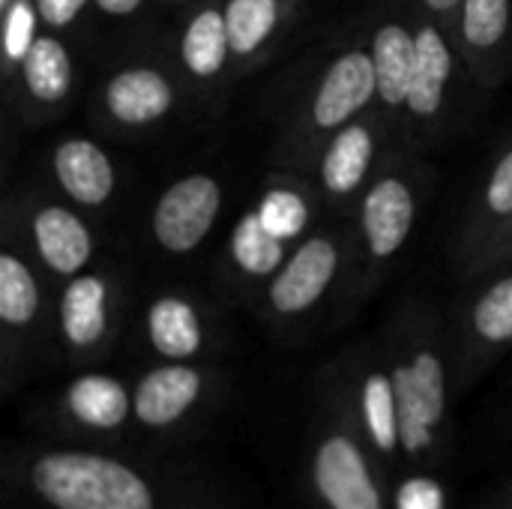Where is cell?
Segmentation results:
<instances>
[{
	"label": "cell",
	"mask_w": 512,
	"mask_h": 509,
	"mask_svg": "<svg viewBox=\"0 0 512 509\" xmlns=\"http://www.w3.org/2000/svg\"><path fill=\"white\" fill-rule=\"evenodd\" d=\"M6 509H252L234 477L186 450L9 444L0 459Z\"/></svg>",
	"instance_id": "cell-1"
},
{
	"label": "cell",
	"mask_w": 512,
	"mask_h": 509,
	"mask_svg": "<svg viewBox=\"0 0 512 509\" xmlns=\"http://www.w3.org/2000/svg\"><path fill=\"white\" fill-rule=\"evenodd\" d=\"M384 363L396 393L408 471L441 477L453 462L450 405L456 384V360L444 330L429 318L405 321L384 348Z\"/></svg>",
	"instance_id": "cell-2"
},
{
	"label": "cell",
	"mask_w": 512,
	"mask_h": 509,
	"mask_svg": "<svg viewBox=\"0 0 512 509\" xmlns=\"http://www.w3.org/2000/svg\"><path fill=\"white\" fill-rule=\"evenodd\" d=\"M303 509H393V480L366 441L339 375L318 387L300 456Z\"/></svg>",
	"instance_id": "cell-3"
},
{
	"label": "cell",
	"mask_w": 512,
	"mask_h": 509,
	"mask_svg": "<svg viewBox=\"0 0 512 509\" xmlns=\"http://www.w3.org/2000/svg\"><path fill=\"white\" fill-rule=\"evenodd\" d=\"M222 396V381L204 363H156L132 381V426L138 447L183 450L195 444Z\"/></svg>",
	"instance_id": "cell-4"
},
{
	"label": "cell",
	"mask_w": 512,
	"mask_h": 509,
	"mask_svg": "<svg viewBox=\"0 0 512 509\" xmlns=\"http://www.w3.org/2000/svg\"><path fill=\"white\" fill-rule=\"evenodd\" d=\"M45 441L84 447H138L132 426V384L108 372H78L36 423Z\"/></svg>",
	"instance_id": "cell-5"
},
{
	"label": "cell",
	"mask_w": 512,
	"mask_h": 509,
	"mask_svg": "<svg viewBox=\"0 0 512 509\" xmlns=\"http://www.w3.org/2000/svg\"><path fill=\"white\" fill-rule=\"evenodd\" d=\"M342 381V390L348 396V405L378 453L381 465L387 468L390 480L396 483L399 477L408 474V462L402 453V432H399V408H396V393L390 381V369L381 357L360 360L348 372H336Z\"/></svg>",
	"instance_id": "cell-6"
},
{
	"label": "cell",
	"mask_w": 512,
	"mask_h": 509,
	"mask_svg": "<svg viewBox=\"0 0 512 509\" xmlns=\"http://www.w3.org/2000/svg\"><path fill=\"white\" fill-rule=\"evenodd\" d=\"M222 213V183L195 171L174 180L153 207V237L168 255L195 252Z\"/></svg>",
	"instance_id": "cell-7"
},
{
	"label": "cell",
	"mask_w": 512,
	"mask_h": 509,
	"mask_svg": "<svg viewBox=\"0 0 512 509\" xmlns=\"http://www.w3.org/2000/svg\"><path fill=\"white\" fill-rule=\"evenodd\" d=\"M339 243L330 234L306 237L279 267L267 288V309L276 321H294L312 312L339 273Z\"/></svg>",
	"instance_id": "cell-8"
},
{
	"label": "cell",
	"mask_w": 512,
	"mask_h": 509,
	"mask_svg": "<svg viewBox=\"0 0 512 509\" xmlns=\"http://www.w3.org/2000/svg\"><path fill=\"white\" fill-rule=\"evenodd\" d=\"M111 333V285L96 273H78L66 279L57 300V336L63 354L84 366L111 345Z\"/></svg>",
	"instance_id": "cell-9"
},
{
	"label": "cell",
	"mask_w": 512,
	"mask_h": 509,
	"mask_svg": "<svg viewBox=\"0 0 512 509\" xmlns=\"http://www.w3.org/2000/svg\"><path fill=\"white\" fill-rule=\"evenodd\" d=\"M512 345V273L495 279L468 309L459 348H453L456 381L471 387L489 363Z\"/></svg>",
	"instance_id": "cell-10"
},
{
	"label": "cell",
	"mask_w": 512,
	"mask_h": 509,
	"mask_svg": "<svg viewBox=\"0 0 512 509\" xmlns=\"http://www.w3.org/2000/svg\"><path fill=\"white\" fill-rule=\"evenodd\" d=\"M42 312V291L33 270L15 252H0V324L6 330L3 393L9 396L24 378V357L30 333Z\"/></svg>",
	"instance_id": "cell-11"
},
{
	"label": "cell",
	"mask_w": 512,
	"mask_h": 509,
	"mask_svg": "<svg viewBox=\"0 0 512 509\" xmlns=\"http://www.w3.org/2000/svg\"><path fill=\"white\" fill-rule=\"evenodd\" d=\"M375 96L378 78L372 54L363 48H348L321 75L309 105V123L318 132H336L339 126L357 120Z\"/></svg>",
	"instance_id": "cell-12"
},
{
	"label": "cell",
	"mask_w": 512,
	"mask_h": 509,
	"mask_svg": "<svg viewBox=\"0 0 512 509\" xmlns=\"http://www.w3.org/2000/svg\"><path fill=\"white\" fill-rule=\"evenodd\" d=\"M417 222V192L402 174H381L363 195L360 231L375 261H390L411 237Z\"/></svg>",
	"instance_id": "cell-13"
},
{
	"label": "cell",
	"mask_w": 512,
	"mask_h": 509,
	"mask_svg": "<svg viewBox=\"0 0 512 509\" xmlns=\"http://www.w3.org/2000/svg\"><path fill=\"white\" fill-rule=\"evenodd\" d=\"M144 342L159 363H201L210 345L201 309L183 294H162L144 312Z\"/></svg>",
	"instance_id": "cell-14"
},
{
	"label": "cell",
	"mask_w": 512,
	"mask_h": 509,
	"mask_svg": "<svg viewBox=\"0 0 512 509\" xmlns=\"http://www.w3.org/2000/svg\"><path fill=\"white\" fill-rule=\"evenodd\" d=\"M33 246L42 258V264L57 276H78L93 258V234L87 222L60 204H45L30 219Z\"/></svg>",
	"instance_id": "cell-15"
},
{
	"label": "cell",
	"mask_w": 512,
	"mask_h": 509,
	"mask_svg": "<svg viewBox=\"0 0 512 509\" xmlns=\"http://www.w3.org/2000/svg\"><path fill=\"white\" fill-rule=\"evenodd\" d=\"M54 177L66 198L78 207H102L117 186L111 156L93 138H66L51 156Z\"/></svg>",
	"instance_id": "cell-16"
},
{
	"label": "cell",
	"mask_w": 512,
	"mask_h": 509,
	"mask_svg": "<svg viewBox=\"0 0 512 509\" xmlns=\"http://www.w3.org/2000/svg\"><path fill=\"white\" fill-rule=\"evenodd\" d=\"M105 108L123 126H150L174 108V84L150 66H129L108 78Z\"/></svg>",
	"instance_id": "cell-17"
},
{
	"label": "cell",
	"mask_w": 512,
	"mask_h": 509,
	"mask_svg": "<svg viewBox=\"0 0 512 509\" xmlns=\"http://www.w3.org/2000/svg\"><path fill=\"white\" fill-rule=\"evenodd\" d=\"M378 153V141H375V129L363 120H351L345 126H339L324 153H321V186L330 198H348L354 195L375 162Z\"/></svg>",
	"instance_id": "cell-18"
},
{
	"label": "cell",
	"mask_w": 512,
	"mask_h": 509,
	"mask_svg": "<svg viewBox=\"0 0 512 509\" xmlns=\"http://www.w3.org/2000/svg\"><path fill=\"white\" fill-rule=\"evenodd\" d=\"M417 39V54H414V75H411V90H408V111L417 120H432L438 117L447 87L453 81V48L441 27L435 24H420L414 30Z\"/></svg>",
	"instance_id": "cell-19"
},
{
	"label": "cell",
	"mask_w": 512,
	"mask_h": 509,
	"mask_svg": "<svg viewBox=\"0 0 512 509\" xmlns=\"http://www.w3.org/2000/svg\"><path fill=\"white\" fill-rule=\"evenodd\" d=\"M369 54L375 63L378 99L387 108H405L408 90H411V75H414V54H417L414 30H408L402 21L378 24Z\"/></svg>",
	"instance_id": "cell-20"
},
{
	"label": "cell",
	"mask_w": 512,
	"mask_h": 509,
	"mask_svg": "<svg viewBox=\"0 0 512 509\" xmlns=\"http://www.w3.org/2000/svg\"><path fill=\"white\" fill-rule=\"evenodd\" d=\"M231 54V39H228V24H225V9L222 6H204L198 9L180 36V60L189 75L195 78H216Z\"/></svg>",
	"instance_id": "cell-21"
},
{
	"label": "cell",
	"mask_w": 512,
	"mask_h": 509,
	"mask_svg": "<svg viewBox=\"0 0 512 509\" xmlns=\"http://www.w3.org/2000/svg\"><path fill=\"white\" fill-rule=\"evenodd\" d=\"M228 249H231V261L237 264V270L252 279H273L288 258L285 240L267 231L258 210L243 213V219L231 231Z\"/></svg>",
	"instance_id": "cell-22"
},
{
	"label": "cell",
	"mask_w": 512,
	"mask_h": 509,
	"mask_svg": "<svg viewBox=\"0 0 512 509\" xmlns=\"http://www.w3.org/2000/svg\"><path fill=\"white\" fill-rule=\"evenodd\" d=\"M21 78L36 102H60L72 87V57L66 45L57 36H39L21 63Z\"/></svg>",
	"instance_id": "cell-23"
},
{
	"label": "cell",
	"mask_w": 512,
	"mask_h": 509,
	"mask_svg": "<svg viewBox=\"0 0 512 509\" xmlns=\"http://www.w3.org/2000/svg\"><path fill=\"white\" fill-rule=\"evenodd\" d=\"M512 0H462L459 3V36L468 57L477 63L501 51L510 36Z\"/></svg>",
	"instance_id": "cell-24"
},
{
	"label": "cell",
	"mask_w": 512,
	"mask_h": 509,
	"mask_svg": "<svg viewBox=\"0 0 512 509\" xmlns=\"http://www.w3.org/2000/svg\"><path fill=\"white\" fill-rule=\"evenodd\" d=\"M222 9L234 57L255 54L282 21V0H228Z\"/></svg>",
	"instance_id": "cell-25"
},
{
	"label": "cell",
	"mask_w": 512,
	"mask_h": 509,
	"mask_svg": "<svg viewBox=\"0 0 512 509\" xmlns=\"http://www.w3.org/2000/svg\"><path fill=\"white\" fill-rule=\"evenodd\" d=\"M255 210H258L261 222L267 225V231L276 234L285 243L297 240L306 231L309 216H312V207H309L306 195H300L297 189H288V186L270 189Z\"/></svg>",
	"instance_id": "cell-26"
},
{
	"label": "cell",
	"mask_w": 512,
	"mask_h": 509,
	"mask_svg": "<svg viewBox=\"0 0 512 509\" xmlns=\"http://www.w3.org/2000/svg\"><path fill=\"white\" fill-rule=\"evenodd\" d=\"M39 9L36 0H12L3 9V57L9 66H21L39 39Z\"/></svg>",
	"instance_id": "cell-27"
},
{
	"label": "cell",
	"mask_w": 512,
	"mask_h": 509,
	"mask_svg": "<svg viewBox=\"0 0 512 509\" xmlns=\"http://www.w3.org/2000/svg\"><path fill=\"white\" fill-rule=\"evenodd\" d=\"M483 210L495 222L512 219V147L495 162V168L483 186Z\"/></svg>",
	"instance_id": "cell-28"
},
{
	"label": "cell",
	"mask_w": 512,
	"mask_h": 509,
	"mask_svg": "<svg viewBox=\"0 0 512 509\" xmlns=\"http://www.w3.org/2000/svg\"><path fill=\"white\" fill-rule=\"evenodd\" d=\"M87 3L90 0H36V9H39L42 24H48L54 30H63L84 12Z\"/></svg>",
	"instance_id": "cell-29"
},
{
	"label": "cell",
	"mask_w": 512,
	"mask_h": 509,
	"mask_svg": "<svg viewBox=\"0 0 512 509\" xmlns=\"http://www.w3.org/2000/svg\"><path fill=\"white\" fill-rule=\"evenodd\" d=\"M141 3H144V0H96V6H99L105 15H111V18H126V15L138 12Z\"/></svg>",
	"instance_id": "cell-30"
},
{
	"label": "cell",
	"mask_w": 512,
	"mask_h": 509,
	"mask_svg": "<svg viewBox=\"0 0 512 509\" xmlns=\"http://www.w3.org/2000/svg\"><path fill=\"white\" fill-rule=\"evenodd\" d=\"M477 509H512V486L510 483L504 486V492H501V495H495L492 501H486L483 507H477Z\"/></svg>",
	"instance_id": "cell-31"
},
{
	"label": "cell",
	"mask_w": 512,
	"mask_h": 509,
	"mask_svg": "<svg viewBox=\"0 0 512 509\" xmlns=\"http://www.w3.org/2000/svg\"><path fill=\"white\" fill-rule=\"evenodd\" d=\"M423 3H426L432 12H438V15H447V12H456L462 0H423Z\"/></svg>",
	"instance_id": "cell-32"
},
{
	"label": "cell",
	"mask_w": 512,
	"mask_h": 509,
	"mask_svg": "<svg viewBox=\"0 0 512 509\" xmlns=\"http://www.w3.org/2000/svg\"><path fill=\"white\" fill-rule=\"evenodd\" d=\"M9 3H12V0H0V9H6Z\"/></svg>",
	"instance_id": "cell-33"
},
{
	"label": "cell",
	"mask_w": 512,
	"mask_h": 509,
	"mask_svg": "<svg viewBox=\"0 0 512 509\" xmlns=\"http://www.w3.org/2000/svg\"><path fill=\"white\" fill-rule=\"evenodd\" d=\"M510 486H512V480H510Z\"/></svg>",
	"instance_id": "cell-34"
}]
</instances>
